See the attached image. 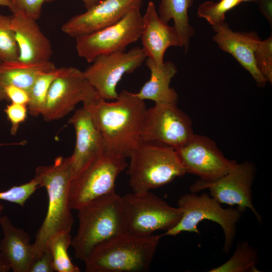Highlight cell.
I'll return each mask as SVG.
<instances>
[{"label":"cell","instance_id":"obj_1","mask_svg":"<svg viewBox=\"0 0 272 272\" xmlns=\"http://www.w3.org/2000/svg\"><path fill=\"white\" fill-rule=\"evenodd\" d=\"M83 107L102 135L105 151L127 159L141 140L147 109L145 100L123 90L114 101L107 102L99 96Z\"/></svg>","mask_w":272,"mask_h":272},{"label":"cell","instance_id":"obj_2","mask_svg":"<svg viewBox=\"0 0 272 272\" xmlns=\"http://www.w3.org/2000/svg\"><path fill=\"white\" fill-rule=\"evenodd\" d=\"M34 177L45 188L48 205L45 219L33 243L35 260L48 250L50 240L62 233H71L74 223L69 199L73 178L70 157H56L52 164L38 167Z\"/></svg>","mask_w":272,"mask_h":272},{"label":"cell","instance_id":"obj_3","mask_svg":"<svg viewBox=\"0 0 272 272\" xmlns=\"http://www.w3.org/2000/svg\"><path fill=\"white\" fill-rule=\"evenodd\" d=\"M77 211L79 226L71 246L76 257L83 261L98 245L128 233L121 196L115 190Z\"/></svg>","mask_w":272,"mask_h":272},{"label":"cell","instance_id":"obj_4","mask_svg":"<svg viewBox=\"0 0 272 272\" xmlns=\"http://www.w3.org/2000/svg\"><path fill=\"white\" fill-rule=\"evenodd\" d=\"M162 235L124 233L94 247L84 262L87 272H141L149 269Z\"/></svg>","mask_w":272,"mask_h":272},{"label":"cell","instance_id":"obj_5","mask_svg":"<svg viewBox=\"0 0 272 272\" xmlns=\"http://www.w3.org/2000/svg\"><path fill=\"white\" fill-rule=\"evenodd\" d=\"M128 158L133 192L150 191L186 174L175 149L158 141L141 140Z\"/></svg>","mask_w":272,"mask_h":272},{"label":"cell","instance_id":"obj_6","mask_svg":"<svg viewBox=\"0 0 272 272\" xmlns=\"http://www.w3.org/2000/svg\"><path fill=\"white\" fill-rule=\"evenodd\" d=\"M177 205L182 212L181 219L174 227L162 234L163 237L176 236L182 232L200 234L198 224L204 220H210L222 228L224 234L223 250L228 254L235 239L241 211L237 208H222L221 203L206 192L199 195L193 192L185 194L179 197Z\"/></svg>","mask_w":272,"mask_h":272},{"label":"cell","instance_id":"obj_7","mask_svg":"<svg viewBox=\"0 0 272 272\" xmlns=\"http://www.w3.org/2000/svg\"><path fill=\"white\" fill-rule=\"evenodd\" d=\"M127 232L149 236L168 230L180 221L182 212L150 191L133 192L121 196Z\"/></svg>","mask_w":272,"mask_h":272},{"label":"cell","instance_id":"obj_8","mask_svg":"<svg viewBox=\"0 0 272 272\" xmlns=\"http://www.w3.org/2000/svg\"><path fill=\"white\" fill-rule=\"evenodd\" d=\"M127 166L126 158L106 152L93 159L71 181L69 199L71 209L78 210L114 190L117 177Z\"/></svg>","mask_w":272,"mask_h":272},{"label":"cell","instance_id":"obj_9","mask_svg":"<svg viewBox=\"0 0 272 272\" xmlns=\"http://www.w3.org/2000/svg\"><path fill=\"white\" fill-rule=\"evenodd\" d=\"M140 9H131L108 27L76 37L78 55L92 62L99 55L125 51L128 45L140 38L143 23Z\"/></svg>","mask_w":272,"mask_h":272},{"label":"cell","instance_id":"obj_10","mask_svg":"<svg viewBox=\"0 0 272 272\" xmlns=\"http://www.w3.org/2000/svg\"><path fill=\"white\" fill-rule=\"evenodd\" d=\"M256 174L254 164L250 161L236 163L226 174L212 182L199 179L190 187L191 192L208 189L209 194L220 203L236 206L242 213L249 209L257 221L262 218L252 203V186Z\"/></svg>","mask_w":272,"mask_h":272},{"label":"cell","instance_id":"obj_11","mask_svg":"<svg viewBox=\"0 0 272 272\" xmlns=\"http://www.w3.org/2000/svg\"><path fill=\"white\" fill-rule=\"evenodd\" d=\"M99 96L84 72L73 66L61 67L50 86L41 115L46 121L61 119L79 103L84 104Z\"/></svg>","mask_w":272,"mask_h":272},{"label":"cell","instance_id":"obj_12","mask_svg":"<svg viewBox=\"0 0 272 272\" xmlns=\"http://www.w3.org/2000/svg\"><path fill=\"white\" fill-rule=\"evenodd\" d=\"M146 58L142 48L137 46L127 52L99 55L84 73L100 97L107 101L115 100L118 96L117 86L122 77L141 66Z\"/></svg>","mask_w":272,"mask_h":272},{"label":"cell","instance_id":"obj_13","mask_svg":"<svg viewBox=\"0 0 272 272\" xmlns=\"http://www.w3.org/2000/svg\"><path fill=\"white\" fill-rule=\"evenodd\" d=\"M194 134L190 118L177 104H155L146 110L141 140L156 141L177 149Z\"/></svg>","mask_w":272,"mask_h":272},{"label":"cell","instance_id":"obj_14","mask_svg":"<svg viewBox=\"0 0 272 272\" xmlns=\"http://www.w3.org/2000/svg\"><path fill=\"white\" fill-rule=\"evenodd\" d=\"M186 173L214 181L229 172L237 163L226 158L210 138L194 134L184 145L175 149Z\"/></svg>","mask_w":272,"mask_h":272},{"label":"cell","instance_id":"obj_15","mask_svg":"<svg viewBox=\"0 0 272 272\" xmlns=\"http://www.w3.org/2000/svg\"><path fill=\"white\" fill-rule=\"evenodd\" d=\"M143 1L103 0L71 18L61 30L75 38L97 32L117 23L131 9L141 8Z\"/></svg>","mask_w":272,"mask_h":272},{"label":"cell","instance_id":"obj_16","mask_svg":"<svg viewBox=\"0 0 272 272\" xmlns=\"http://www.w3.org/2000/svg\"><path fill=\"white\" fill-rule=\"evenodd\" d=\"M76 131V141L70 156L73 178L105 151L102 135L91 114L84 107L77 109L69 119Z\"/></svg>","mask_w":272,"mask_h":272},{"label":"cell","instance_id":"obj_17","mask_svg":"<svg viewBox=\"0 0 272 272\" xmlns=\"http://www.w3.org/2000/svg\"><path fill=\"white\" fill-rule=\"evenodd\" d=\"M213 29L216 33L213 39L219 47L232 55L248 72L258 87H264L267 82L257 69L254 59V51L260 40L258 34L254 31H233L226 22Z\"/></svg>","mask_w":272,"mask_h":272},{"label":"cell","instance_id":"obj_18","mask_svg":"<svg viewBox=\"0 0 272 272\" xmlns=\"http://www.w3.org/2000/svg\"><path fill=\"white\" fill-rule=\"evenodd\" d=\"M12 13V27L19 49L18 60L30 63L50 61L52 54L51 45L36 20L20 10Z\"/></svg>","mask_w":272,"mask_h":272},{"label":"cell","instance_id":"obj_19","mask_svg":"<svg viewBox=\"0 0 272 272\" xmlns=\"http://www.w3.org/2000/svg\"><path fill=\"white\" fill-rule=\"evenodd\" d=\"M143 22L140 37L142 49L147 58L160 66L164 62V56L168 48L183 47V44L174 27L160 18L153 2L148 3Z\"/></svg>","mask_w":272,"mask_h":272},{"label":"cell","instance_id":"obj_20","mask_svg":"<svg viewBox=\"0 0 272 272\" xmlns=\"http://www.w3.org/2000/svg\"><path fill=\"white\" fill-rule=\"evenodd\" d=\"M3 238L0 240L1 255L14 272H29L35 261L30 237L23 229L15 226L7 216L0 218Z\"/></svg>","mask_w":272,"mask_h":272},{"label":"cell","instance_id":"obj_21","mask_svg":"<svg viewBox=\"0 0 272 272\" xmlns=\"http://www.w3.org/2000/svg\"><path fill=\"white\" fill-rule=\"evenodd\" d=\"M146 64L150 71V78L135 93L137 96L143 100L153 101L155 104H177L178 94L170 87L172 79L177 73L175 64L167 61L159 66L147 58Z\"/></svg>","mask_w":272,"mask_h":272},{"label":"cell","instance_id":"obj_22","mask_svg":"<svg viewBox=\"0 0 272 272\" xmlns=\"http://www.w3.org/2000/svg\"><path fill=\"white\" fill-rule=\"evenodd\" d=\"M50 61L30 63L16 60L0 63V87L12 85L29 93L34 83L42 73L55 69Z\"/></svg>","mask_w":272,"mask_h":272},{"label":"cell","instance_id":"obj_23","mask_svg":"<svg viewBox=\"0 0 272 272\" xmlns=\"http://www.w3.org/2000/svg\"><path fill=\"white\" fill-rule=\"evenodd\" d=\"M194 1L161 0L158 11L160 18L165 22L173 20V27L182 42L185 53L188 51L190 40L195 33L188 16V10Z\"/></svg>","mask_w":272,"mask_h":272},{"label":"cell","instance_id":"obj_24","mask_svg":"<svg viewBox=\"0 0 272 272\" xmlns=\"http://www.w3.org/2000/svg\"><path fill=\"white\" fill-rule=\"evenodd\" d=\"M259 259L258 250L246 241L237 244L232 256L222 264L208 270L209 272H258L256 267Z\"/></svg>","mask_w":272,"mask_h":272},{"label":"cell","instance_id":"obj_25","mask_svg":"<svg viewBox=\"0 0 272 272\" xmlns=\"http://www.w3.org/2000/svg\"><path fill=\"white\" fill-rule=\"evenodd\" d=\"M61 70V67H55L43 73L34 83L28 93L29 100L27 105L28 111L32 116L41 115L50 86Z\"/></svg>","mask_w":272,"mask_h":272},{"label":"cell","instance_id":"obj_26","mask_svg":"<svg viewBox=\"0 0 272 272\" xmlns=\"http://www.w3.org/2000/svg\"><path fill=\"white\" fill-rule=\"evenodd\" d=\"M71 233H62L54 237L50 241L48 249L53 259L54 271L57 272H79V268L73 263L67 252L72 241Z\"/></svg>","mask_w":272,"mask_h":272},{"label":"cell","instance_id":"obj_27","mask_svg":"<svg viewBox=\"0 0 272 272\" xmlns=\"http://www.w3.org/2000/svg\"><path fill=\"white\" fill-rule=\"evenodd\" d=\"M19 49L12 27V15L0 14V63L18 60Z\"/></svg>","mask_w":272,"mask_h":272},{"label":"cell","instance_id":"obj_28","mask_svg":"<svg viewBox=\"0 0 272 272\" xmlns=\"http://www.w3.org/2000/svg\"><path fill=\"white\" fill-rule=\"evenodd\" d=\"M241 3L240 0H220L218 2L206 1L198 8L197 16L205 19L212 27L220 25L225 22L227 12Z\"/></svg>","mask_w":272,"mask_h":272},{"label":"cell","instance_id":"obj_29","mask_svg":"<svg viewBox=\"0 0 272 272\" xmlns=\"http://www.w3.org/2000/svg\"><path fill=\"white\" fill-rule=\"evenodd\" d=\"M257 69L266 82L272 83V36L260 40L254 51Z\"/></svg>","mask_w":272,"mask_h":272},{"label":"cell","instance_id":"obj_30","mask_svg":"<svg viewBox=\"0 0 272 272\" xmlns=\"http://www.w3.org/2000/svg\"><path fill=\"white\" fill-rule=\"evenodd\" d=\"M40 186L38 180L34 177L29 182L0 192V200L15 203L24 207L26 200Z\"/></svg>","mask_w":272,"mask_h":272},{"label":"cell","instance_id":"obj_31","mask_svg":"<svg viewBox=\"0 0 272 272\" xmlns=\"http://www.w3.org/2000/svg\"><path fill=\"white\" fill-rule=\"evenodd\" d=\"M28 109L27 105L11 103L6 106L4 112L11 124L10 133L15 135L18 132L21 124L27 117Z\"/></svg>","mask_w":272,"mask_h":272},{"label":"cell","instance_id":"obj_32","mask_svg":"<svg viewBox=\"0 0 272 272\" xmlns=\"http://www.w3.org/2000/svg\"><path fill=\"white\" fill-rule=\"evenodd\" d=\"M29 100L28 92L21 88L12 85L0 87V101L6 100L27 105Z\"/></svg>","mask_w":272,"mask_h":272},{"label":"cell","instance_id":"obj_33","mask_svg":"<svg viewBox=\"0 0 272 272\" xmlns=\"http://www.w3.org/2000/svg\"><path fill=\"white\" fill-rule=\"evenodd\" d=\"M15 10L23 12L28 16L38 20L41 14L42 5L46 0H12Z\"/></svg>","mask_w":272,"mask_h":272},{"label":"cell","instance_id":"obj_34","mask_svg":"<svg viewBox=\"0 0 272 272\" xmlns=\"http://www.w3.org/2000/svg\"><path fill=\"white\" fill-rule=\"evenodd\" d=\"M54 271L52 256L50 251L48 249L34 261L29 272H52Z\"/></svg>","mask_w":272,"mask_h":272},{"label":"cell","instance_id":"obj_35","mask_svg":"<svg viewBox=\"0 0 272 272\" xmlns=\"http://www.w3.org/2000/svg\"><path fill=\"white\" fill-rule=\"evenodd\" d=\"M258 10L272 26V0H256Z\"/></svg>","mask_w":272,"mask_h":272},{"label":"cell","instance_id":"obj_36","mask_svg":"<svg viewBox=\"0 0 272 272\" xmlns=\"http://www.w3.org/2000/svg\"><path fill=\"white\" fill-rule=\"evenodd\" d=\"M56 0H46V2L50 3ZM103 0H82L87 10L90 9Z\"/></svg>","mask_w":272,"mask_h":272},{"label":"cell","instance_id":"obj_37","mask_svg":"<svg viewBox=\"0 0 272 272\" xmlns=\"http://www.w3.org/2000/svg\"><path fill=\"white\" fill-rule=\"evenodd\" d=\"M0 6L7 7L13 12L15 10V5L12 0H0Z\"/></svg>","mask_w":272,"mask_h":272},{"label":"cell","instance_id":"obj_38","mask_svg":"<svg viewBox=\"0 0 272 272\" xmlns=\"http://www.w3.org/2000/svg\"><path fill=\"white\" fill-rule=\"evenodd\" d=\"M1 234V231H0ZM10 268L2 258L0 253V272H8Z\"/></svg>","mask_w":272,"mask_h":272},{"label":"cell","instance_id":"obj_39","mask_svg":"<svg viewBox=\"0 0 272 272\" xmlns=\"http://www.w3.org/2000/svg\"><path fill=\"white\" fill-rule=\"evenodd\" d=\"M240 2L242 3L243 2H255L256 0H240Z\"/></svg>","mask_w":272,"mask_h":272},{"label":"cell","instance_id":"obj_40","mask_svg":"<svg viewBox=\"0 0 272 272\" xmlns=\"http://www.w3.org/2000/svg\"><path fill=\"white\" fill-rule=\"evenodd\" d=\"M4 209V207L0 203V214L2 213V212L3 211Z\"/></svg>","mask_w":272,"mask_h":272}]
</instances>
